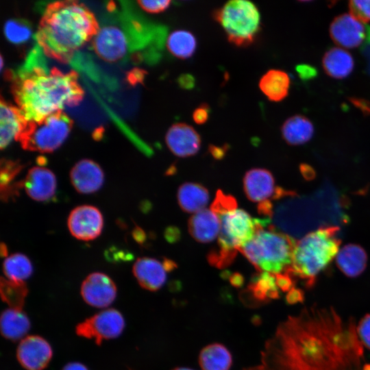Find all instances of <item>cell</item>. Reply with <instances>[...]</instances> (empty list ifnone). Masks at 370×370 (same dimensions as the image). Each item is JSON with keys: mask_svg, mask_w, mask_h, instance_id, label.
Segmentation results:
<instances>
[{"mask_svg": "<svg viewBox=\"0 0 370 370\" xmlns=\"http://www.w3.org/2000/svg\"><path fill=\"white\" fill-rule=\"evenodd\" d=\"M364 356L353 319L312 306L280 323L260 362L243 370H364Z\"/></svg>", "mask_w": 370, "mask_h": 370, "instance_id": "1", "label": "cell"}, {"mask_svg": "<svg viewBox=\"0 0 370 370\" xmlns=\"http://www.w3.org/2000/svg\"><path fill=\"white\" fill-rule=\"evenodd\" d=\"M7 77L14 101L28 121H40L65 106H75L84 95L77 72L49 68L36 45L25 62L16 71L8 72Z\"/></svg>", "mask_w": 370, "mask_h": 370, "instance_id": "2", "label": "cell"}, {"mask_svg": "<svg viewBox=\"0 0 370 370\" xmlns=\"http://www.w3.org/2000/svg\"><path fill=\"white\" fill-rule=\"evenodd\" d=\"M99 27L95 14L83 3L56 1L45 6L34 38L44 55L67 64L92 40Z\"/></svg>", "mask_w": 370, "mask_h": 370, "instance_id": "3", "label": "cell"}, {"mask_svg": "<svg viewBox=\"0 0 370 370\" xmlns=\"http://www.w3.org/2000/svg\"><path fill=\"white\" fill-rule=\"evenodd\" d=\"M115 11V5H114ZM107 16L91 40L94 53L108 64L126 61L147 40V27L126 10Z\"/></svg>", "mask_w": 370, "mask_h": 370, "instance_id": "4", "label": "cell"}, {"mask_svg": "<svg viewBox=\"0 0 370 370\" xmlns=\"http://www.w3.org/2000/svg\"><path fill=\"white\" fill-rule=\"evenodd\" d=\"M339 227H322L296 242L290 272L308 286L313 285L316 276L336 256L341 240Z\"/></svg>", "mask_w": 370, "mask_h": 370, "instance_id": "5", "label": "cell"}, {"mask_svg": "<svg viewBox=\"0 0 370 370\" xmlns=\"http://www.w3.org/2000/svg\"><path fill=\"white\" fill-rule=\"evenodd\" d=\"M260 225L254 236L240 249L259 272L273 274L286 271L291 266L296 241L276 230L271 223L267 229Z\"/></svg>", "mask_w": 370, "mask_h": 370, "instance_id": "6", "label": "cell"}, {"mask_svg": "<svg viewBox=\"0 0 370 370\" xmlns=\"http://www.w3.org/2000/svg\"><path fill=\"white\" fill-rule=\"evenodd\" d=\"M212 16L225 33L229 42L246 47L254 42L260 30V14L251 1L233 0L214 10Z\"/></svg>", "mask_w": 370, "mask_h": 370, "instance_id": "7", "label": "cell"}, {"mask_svg": "<svg viewBox=\"0 0 370 370\" xmlns=\"http://www.w3.org/2000/svg\"><path fill=\"white\" fill-rule=\"evenodd\" d=\"M72 124V120L66 114L58 111L40 121H28L16 141L25 150L50 153L64 143Z\"/></svg>", "mask_w": 370, "mask_h": 370, "instance_id": "8", "label": "cell"}, {"mask_svg": "<svg viewBox=\"0 0 370 370\" xmlns=\"http://www.w3.org/2000/svg\"><path fill=\"white\" fill-rule=\"evenodd\" d=\"M218 217L221 224L218 237L219 248L238 251L256 232V220L244 210L236 208L219 214Z\"/></svg>", "mask_w": 370, "mask_h": 370, "instance_id": "9", "label": "cell"}, {"mask_svg": "<svg viewBox=\"0 0 370 370\" xmlns=\"http://www.w3.org/2000/svg\"><path fill=\"white\" fill-rule=\"evenodd\" d=\"M125 327L122 314L111 308L103 310L86 319L76 328L77 334L87 338H92L97 345L103 340L119 336Z\"/></svg>", "mask_w": 370, "mask_h": 370, "instance_id": "10", "label": "cell"}, {"mask_svg": "<svg viewBox=\"0 0 370 370\" xmlns=\"http://www.w3.org/2000/svg\"><path fill=\"white\" fill-rule=\"evenodd\" d=\"M330 35L337 45L354 49L370 43V26L351 14H343L331 23Z\"/></svg>", "mask_w": 370, "mask_h": 370, "instance_id": "11", "label": "cell"}, {"mask_svg": "<svg viewBox=\"0 0 370 370\" xmlns=\"http://www.w3.org/2000/svg\"><path fill=\"white\" fill-rule=\"evenodd\" d=\"M67 224L74 237L87 241L100 235L103 226V219L101 212L96 207L83 205L76 207L71 212Z\"/></svg>", "mask_w": 370, "mask_h": 370, "instance_id": "12", "label": "cell"}, {"mask_svg": "<svg viewBox=\"0 0 370 370\" xmlns=\"http://www.w3.org/2000/svg\"><path fill=\"white\" fill-rule=\"evenodd\" d=\"M81 295L90 306L105 308L110 306L116 295V287L112 279L103 273L88 275L82 282Z\"/></svg>", "mask_w": 370, "mask_h": 370, "instance_id": "13", "label": "cell"}, {"mask_svg": "<svg viewBox=\"0 0 370 370\" xmlns=\"http://www.w3.org/2000/svg\"><path fill=\"white\" fill-rule=\"evenodd\" d=\"M20 364L27 370H42L52 357L50 345L39 336H28L23 338L16 351Z\"/></svg>", "mask_w": 370, "mask_h": 370, "instance_id": "14", "label": "cell"}, {"mask_svg": "<svg viewBox=\"0 0 370 370\" xmlns=\"http://www.w3.org/2000/svg\"><path fill=\"white\" fill-rule=\"evenodd\" d=\"M165 141L169 150L180 158L196 154L201 143L199 133L185 123H175L171 125L166 133Z\"/></svg>", "mask_w": 370, "mask_h": 370, "instance_id": "15", "label": "cell"}, {"mask_svg": "<svg viewBox=\"0 0 370 370\" xmlns=\"http://www.w3.org/2000/svg\"><path fill=\"white\" fill-rule=\"evenodd\" d=\"M71 184L75 190L82 194L97 191L103 185L104 174L95 162L84 159L77 162L70 172Z\"/></svg>", "mask_w": 370, "mask_h": 370, "instance_id": "16", "label": "cell"}, {"mask_svg": "<svg viewBox=\"0 0 370 370\" xmlns=\"http://www.w3.org/2000/svg\"><path fill=\"white\" fill-rule=\"evenodd\" d=\"M22 186L27 195L38 201L49 199L55 193L56 179L53 173L42 166L31 168L25 179Z\"/></svg>", "mask_w": 370, "mask_h": 370, "instance_id": "17", "label": "cell"}, {"mask_svg": "<svg viewBox=\"0 0 370 370\" xmlns=\"http://www.w3.org/2000/svg\"><path fill=\"white\" fill-rule=\"evenodd\" d=\"M20 109L3 98L0 101V147L5 148L12 140H16L27 124Z\"/></svg>", "mask_w": 370, "mask_h": 370, "instance_id": "18", "label": "cell"}, {"mask_svg": "<svg viewBox=\"0 0 370 370\" xmlns=\"http://www.w3.org/2000/svg\"><path fill=\"white\" fill-rule=\"evenodd\" d=\"M243 188L251 201L259 203L273 197L276 189L271 173L260 168L246 172L243 178Z\"/></svg>", "mask_w": 370, "mask_h": 370, "instance_id": "19", "label": "cell"}, {"mask_svg": "<svg viewBox=\"0 0 370 370\" xmlns=\"http://www.w3.org/2000/svg\"><path fill=\"white\" fill-rule=\"evenodd\" d=\"M168 272L164 261L151 258H139L133 265V273L145 289L155 291L165 283Z\"/></svg>", "mask_w": 370, "mask_h": 370, "instance_id": "20", "label": "cell"}, {"mask_svg": "<svg viewBox=\"0 0 370 370\" xmlns=\"http://www.w3.org/2000/svg\"><path fill=\"white\" fill-rule=\"evenodd\" d=\"M220 220L211 209H204L192 215L188 221L191 236L197 242L206 243L219 236Z\"/></svg>", "mask_w": 370, "mask_h": 370, "instance_id": "21", "label": "cell"}, {"mask_svg": "<svg viewBox=\"0 0 370 370\" xmlns=\"http://www.w3.org/2000/svg\"><path fill=\"white\" fill-rule=\"evenodd\" d=\"M336 263L345 275L355 278L365 269L367 255L360 245L348 244L338 251L336 256Z\"/></svg>", "mask_w": 370, "mask_h": 370, "instance_id": "22", "label": "cell"}, {"mask_svg": "<svg viewBox=\"0 0 370 370\" xmlns=\"http://www.w3.org/2000/svg\"><path fill=\"white\" fill-rule=\"evenodd\" d=\"M177 198L182 210L188 213H197L207 206L209 192L204 186L193 182L182 184L177 190Z\"/></svg>", "mask_w": 370, "mask_h": 370, "instance_id": "23", "label": "cell"}, {"mask_svg": "<svg viewBox=\"0 0 370 370\" xmlns=\"http://www.w3.org/2000/svg\"><path fill=\"white\" fill-rule=\"evenodd\" d=\"M291 79L289 75L280 69H270L259 81L262 92L271 101L278 102L285 99L289 92Z\"/></svg>", "mask_w": 370, "mask_h": 370, "instance_id": "24", "label": "cell"}, {"mask_svg": "<svg viewBox=\"0 0 370 370\" xmlns=\"http://www.w3.org/2000/svg\"><path fill=\"white\" fill-rule=\"evenodd\" d=\"M325 72L330 77L343 79L353 71L354 61L352 56L340 47H332L327 51L322 60Z\"/></svg>", "mask_w": 370, "mask_h": 370, "instance_id": "25", "label": "cell"}, {"mask_svg": "<svg viewBox=\"0 0 370 370\" xmlns=\"http://www.w3.org/2000/svg\"><path fill=\"white\" fill-rule=\"evenodd\" d=\"M281 132L283 138L288 144L299 145L307 143L312 138L314 126L307 117L302 115H294L284 122Z\"/></svg>", "mask_w": 370, "mask_h": 370, "instance_id": "26", "label": "cell"}, {"mask_svg": "<svg viewBox=\"0 0 370 370\" xmlns=\"http://www.w3.org/2000/svg\"><path fill=\"white\" fill-rule=\"evenodd\" d=\"M1 332L7 339L17 341L27 334L30 328L27 316L20 309L8 308L1 316Z\"/></svg>", "mask_w": 370, "mask_h": 370, "instance_id": "27", "label": "cell"}, {"mask_svg": "<svg viewBox=\"0 0 370 370\" xmlns=\"http://www.w3.org/2000/svg\"><path fill=\"white\" fill-rule=\"evenodd\" d=\"M202 370H229L232 356L223 345L214 343L205 347L199 357Z\"/></svg>", "mask_w": 370, "mask_h": 370, "instance_id": "28", "label": "cell"}, {"mask_svg": "<svg viewBox=\"0 0 370 370\" xmlns=\"http://www.w3.org/2000/svg\"><path fill=\"white\" fill-rule=\"evenodd\" d=\"M197 46L195 35L185 29L172 32L166 39V47L169 53L182 60L192 57L196 51Z\"/></svg>", "mask_w": 370, "mask_h": 370, "instance_id": "29", "label": "cell"}, {"mask_svg": "<svg viewBox=\"0 0 370 370\" xmlns=\"http://www.w3.org/2000/svg\"><path fill=\"white\" fill-rule=\"evenodd\" d=\"M248 289L252 296L260 301L275 299L280 295L275 274L265 271L253 278Z\"/></svg>", "mask_w": 370, "mask_h": 370, "instance_id": "30", "label": "cell"}, {"mask_svg": "<svg viewBox=\"0 0 370 370\" xmlns=\"http://www.w3.org/2000/svg\"><path fill=\"white\" fill-rule=\"evenodd\" d=\"M23 168V164L17 161L1 160L0 181L1 197L7 201L13 195H16L18 190L21 187L20 182L12 183L14 178Z\"/></svg>", "mask_w": 370, "mask_h": 370, "instance_id": "31", "label": "cell"}, {"mask_svg": "<svg viewBox=\"0 0 370 370\" xmlns=\"http://www.w3.org/2000/svg\"><path fill=\"white\" fill-rule=\"evenodd\" d=\"M32 271L31 261L24 254H14L3 261V271L10 280L24 282L32 275Z\"/></svg>", "mask_w": 370, "mask_h": 370, "instance_id": "32", "label": "cell"}, {"mask_svg": "<svg viewBox=\"0 0 370 370\" xmlns=\"http://www.w3.org/2000/svg\"><path fill=\"white\" fill-rule=\"evenodd\" d=\"M27 292V287L24 282L14 281L1 278V298L11 308L21 310Z\"/></svg>", "mask_w": 370, "mask_h": 370, "instance_id": "33", "label": "cell"}, {"mask_svg": "<svg viewBox=\"0 0 370 370\" xmlns=\"http://www.w3.org/2000/svg\"><path fill=\"white\" fill-rule=\"evenodd\" d=\"M3 33L8 40L18 45L27 41L32 36V30L27 21L12 18L5 23Z\"/></svg>", "mask_w": 370, "mask_h": 370, "instance_id": "34", "label": "cell"}, {"mask_svg": "<svg viewBox=\"0 0 370 370\" xmlns=\"http://www.w3.org/2000/svg\"><path fill=\"white\" fill-rule=\"evenodd\" d=\"M238 251L214 249L208 254V262L212 266L223 269L229 266L234 260Z\"/></svg>", "mask_w": 370, "mask_h": 370, "instance_id": "35", "label": "cell"}, {"mask_svg": "<svg viewBox=\"0 0 370 370\" xmlns=\"http://www.w3.org/2000/svg\"><path fill=\"white\" fill-rule=\"evenodd\" d=\"M237 203L236 199L230 195H226L218 190L210 209L217 215L236 210Z\"/></svg>", "mask_w": 370, "mask_h": 370, "instance_id": "36", "label": "cell"}, {"mask_svg": "<svg viewBox=\"0 0 370 370\" xmlns=\"http://www.w3.org/2000/svg\"><path fill=\"white\" fill-rule=\"evenodd\" d=\"M348 6L350 14L356 19L364 23L370 21V0H352Z\"/></svg>", "mask_w": 370, "mask_h": 370, "instance_id": "37", "label": "cell"}, {"mask_svg": "<svg viewBox=\"0 0 370 370\" xmlns=\"http://www.w3.org/2000/svg\"><path fill=\"white\" fill-rule=\"evenodd\" d=\"M356 332L363 347L370 350V314H365L356 325Z\"/></svg>", "mask_w": 370, "mask_h": 370, "instance_id": "38", "label": "cell"}, {"mask_svg": "<svg viewBox=\"0 0 370 370\" xmlns=\"http://www.w3.org/2000/svg\"><path fill=\"white\" fill-rule=\"evenodd\" d=\"M171 1L169 0L162 1H137L138 5L145 11L151 13L158 14L164 12L171 5Z\"/></svg>", "mask_w": 370, "mask_h": 370, "instance_id": "39", "label": "cell"}, {"mask_svg": "<svg viewBox=\"0 0 370 370\" xmlns=\"http://www.w3.org/2000/svg\"><path fill=\"white\" fill-rule=\"evenodd\" d=\"M276 284L278 288L282 291H289L294 286L293 275L291 273L289 270L275 274Z\"/></svg>", "mask_w": 370, "mask_h": 370, "instance_id": "40", "label": "cell"}, {"mask_svg": "<svg viewBox=\"0 0 370 370\" xmlns=\"http://www.w3.org/2000/svg\"><path fill=\"white\" fill-rule=\"evenodd\" d=\"M210 108L208 103H201L195 109L193 112L192 118L194 122L197 125H203L206 123L209 119Z\"/></svg>", "mask_w": 370, "mask_h": 370, "instance_id": "41", "label": "cell"}, {"mask_svg": "<svg viewBox=\"0 0 370 370\" xmlns=\"http://www.w3.org/2000/svg\"><path fill=\"white\" fill-rule=\"evenodd\" d=\"M296 71L303 80H308L316 77L317 75V71L316 69L309 64H299L296 66Z\"/></svg>", "mask_w": 370, "mask_h": 370, "instance_id": "42", "label": "cell"}, {"mask_svg": "<svg viewBox=\"0 0 370 370\" xmlns=\"http://www.w3.org/2000/svg\"><path fill=\"white\" fill-rule=\"evenodd\" d=\"M179 86L183 89L190 90L195 87V79L194 77L188 73L182 74L177 79Z\"/></svg>", "mask_w": 370, "mask_h": 370, "instance_id": "43", "label": "cell"}, {"mask_svg": "<svg viewBox=\"0 0 370 370\" xmlns=\"http://www.w3.org/2000/svg\"><path fill=\"white\" fill-rule=\"evenodd\" d=\"M304 293L301 290L293 287L288 291L286 299L290 304L301 302L304 300Z\"/></svg>", "mask_w": 370, "mask_h": 370, "instance_id": "44", "label": "cell"}, {"mask_svg": "<svg viewBox=\"0 0 370 370\" xmlns=\"http://www.w3.org/2000/svg\"><path fill=\"white\" fill-rule=\"evenodd\" d=\"M350 101L366 115H370V101L361 98H351Z\"/></svg>", "mask_w": 370, "mask_h": 370, "instance_id": "45", "label": "cell"}, {"mask_svg": "<svg viewBox=\"0 0 370 370\" xmlns=\"http://www.w3.org/2000/svg\"><path fill=\"white\" fill-rule=\"evenodd\" d=\"M227 149L228 147L226 145H224L222 147L210 145L208 149L210 153L214 158L221 159L224 157Z\"/></svg>", "mask_w": 370, "mask_h": 370, "instance_id": "46", "label": "cell"}, {"mask_svg": "<svg viewBox=\"0 0 370 370\" xmlns=\"http://www.w3.org/2000/svg\"><path fill=\"white\" fill-rule=\"evenodd\" d=\"M230 281L232 285L236 287H241L244 282V278L241 273H234L231 274Z\"/></svg>", "mask_w": 370, "mask_h": 370, "instance_id": "47", "label": "cell"}, {"mask_svg": "<svg viewBox=\"0 0 370 370\" xmlns=\"http://www.w3.org/2000/svg\"><path fill=\"white\" fill-rule=\"evenodd\" d=\"M300 170L303 176L307 180H311L315 175L312 168L308 164H301L300 166Z\"/></svg>", "mask_w": 370, "mask_h": 370, "instance_id": "48", "label": "cell"}, {"mask_svg": "<svg viewBox=\"0 0 370 370\" xmlns=\"http://www.w3.org/2000/svg\"><path fill=\"white\" fill-rule=\"evenodd\" d=\"M62 370H88V369L79 362H70Z\"/></svg>", "mask_w": 370, "mask_h": 370, "instance_id": "49", "label": "cell"}, {"mask_svg": "<svg viewBox=\"0 0 370 370\" xmlns=\"http://www.w3.org/2000/svg\"><path fill=\"white\" fill-rule=\"evenodd\" d=\"M8 254L7 247L4 243L1 244V256H6Z\"/></svg>", "mask_w": 370, "mask_h": 370, "instance_id": "50", "label": "cell"}, {"mask_svg": "<svg viewBox=\"0 0 370 370\" xmlns=\"http://www.w3.org/2000/svg\"><path fill=\"white\" fill-rule=\"evenodd\" d=\"M173 370H193V369H191L189 368H185V367H178V368L174 369Z\"/></svg>", "mask_w": 370, "mask_h": 370, "instance_id": "51", "label": "cell"}, {"mask_svg": "<svg viewBox=\"0 0 370 370\" xmlns=\"http://www.w3.org/2000/svg\"><path fill=\"white\" fill-rule=\"evenodd\" d=\"M3 58L2 56H1V69H2L3 68Z\"/></svg>", "mask_w": 370, "mask_h": 370, "instance_id": "52", "label": "cell"}]
</instances>
